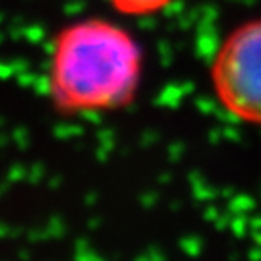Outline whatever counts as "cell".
I'll return each mask as SVG.
<instances>
[{
    "label": "cell",
    "instance_id": "obj_1",
    "mask_svg": "<svg viewBox=\"0 0 261 261\" xmlns=\"http://www.w3.org/2000/svg\"><path fill=\"white\" fill-rule=\"evenodd\" d=\"M143 48L116 19L82 18L55 33L47 60V95L66 116L120 111L143 80Z\"/></svg>",
    "mask_w": 261,
    "mask_h": 261
},
{
    "label": "cell",
    "instance_id": "obj_2",
    "mask_svg": "<svg viewBox=\"0 0 261 261\" xmlns=\"http://www.w3.org/2000/svg\"><path fill=\"white\" fill-rule=\"evenodd\" d=\"M209 82L224 112L261 128V16L224 35L211 58Z\"/></svg>",
    "mask_w": 261,
    "mask_h": 261
},
{
    "label": "cell",
    "instance_id": "obj_3",
    "mask_svg": "<svg viewBox=\"0 0 261 261\" xmlns=\"http://www.w3.org/2000/svg\"><path fill=\"white\" fill-rule=\"evenodd\" d=\"M178 0H109L111 8L126 18H149L168 10Z\"/></svg>",
    "mask_w": 261,
    "mask_h": 261
}]
</instances>
